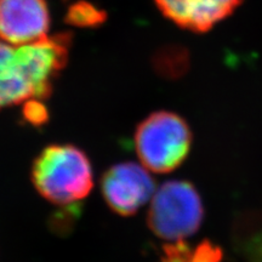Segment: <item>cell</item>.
I'll use <instances>...</instances> for the list:
<instances>
[{
  "instance_id": "cell-1",
  "label": "cell",
  "mask_w": 262,
  "mask_h": 262,
  "mask_svg": "<svg viewBox=\"0 0 262 262\" xmlns=\"http://www.w3.org/2000/svg\"><path fill=\"white\" fill-rule=\"evenodd\" d=\"M71 42V33L26 45L0 39V111L50 97L55 80L67 66Z\"/></svg>"
},
{
  "instance_id": "cell-2",
  "label": "cell",
  "mask_w": 262,
  "mask_h": 262,
  "mask_svg": "<svg viewBox=\"0 0 262 262\" xmlns=\"http://www.w3.org/2000/svg\"><path fill=\"white\" fill-rule=\"evenodd\" d=\"M31 180L42 198L71 206L94 188L93 165L86 153L71 143H54L41 149L32 164Z\"/></svg>"
},
{
  "instance_id": "cell-3",
  "label": "cell",
  "mask_w": 262,
  "mask_h": 262,
  "mask_svg": "<svg viewBox=\"0 0 262 262\" xmlns=\"http://www.w3.org/2000/svg\"><path fill=\"white\" fill-rule=\"evenodd\" d=\"M134 141L141 164L152 172L166 173L178 169L187 158L192 133L179 114L158 111L137 125Z\"/></svg>"
},
{
  "instance_id": "cell-4",
  "label": "cell",
  "mask_w": 262,
  "mask_h": 262,
  "mask_svg": "<svg viewBox=\"0 0 262 262\" xmlns=\"http://www.w3.org/2000/svg\"><path fill=\"white\" fill-rule=\"evenodd\" d=\"M147 225L153 234L169 242H182L201 227L204 209L194 186L173 180L163 183L149 202Z\"/></svg>"
},
{
  "instance_id": "cell-5",
  "label": "cell",
  "mask_w": 262,
  "mask_h": 262,
  "mask_svg": "<svg viewBox=\"0 0 262 262\" xmlns=\"http://www.w3.org/2000/svg\"><path fill=\"white\" fill-rule=\"evenodd\" d=\"M100 187L108 208L124 217L135 215L156 192L149 170L134 162L119 163L107 169Z\"/></svg>"
},
{
  "instance_id": "cell-6",
  "label": "cell",
  "mask_w": 262,
  "mask_h": 262,
  "mask_svg": "<svg viewBox=\"0 0 262 262\" xmlns=\"http://www.w3.org/2000/svg\"><path fill=\"white\" fill-rule=\"evenodd\" d=\"M50 14L47 0H0V39L26 45L48 37Z\"/></svg>"
},
{
  "instance_id": "cell-7",
  "label": "cell",
  "mask_w": 262,
  "mask_h": 262,
  "mask_svg": "<svg viewBox=\"0 0 262 262\" xmlns=\"http://www.w3.org/2000/svg\"><path fill=\"white\" fill-rule=\"evenodd\" d=\"M157 8L176 26L205 33L234 12L243 0H155Z\"/></svg>"
},
{
  "instance_id": "cell-8",
  "label": "cell",
  "mask_w": 262,
  "mask_h": 262,
  "mask_svg": "<svg viewBox=\"0 0 262 262\" xmlns=\"http://www.w3.org/2000/svg\"><path fill=\"white\" fill-rule=\"evenodd\" d=\"M221 249L209 241H204L194 248L185 242L168 243L163 247L159 262H222Z\"/></svg>"
},
{
  "instance_id": "cell-9",
  "label": "cell",
  "mask_w": 262,
  "mask_h": 262,
  "mask_svg": "<svg viewBox=\"0 0 262 262\" xmlns=\"http://www.w3.org/2000/svg\"><path fill=\"white\" fill-rule=\"evenodd\" d=\"M66 19L75 27H96L106 19V12L88 2H78L68 10Z\"/></svg>"
},
{
  "instance_id": "cell-10",
  "label": "cell",
  "mask_w": 262,
  "mask_h": 262,
  "mask_svg": "<svg viewBox=\"0 0 262 262\" xmlns=\"http://www.w3.org/2000/svg\"><path fill=\"white\" fill-rule=\"evenodd\" d=\"M24 114L27 122L33 125H41L48 120V111L42 101H31L26 103Z\"/></svg>"
},
{
  "instance_id": "cell-11",
  "label": "cell",
  "mask_w": 262,
  "mask_h": 262,
  "mask_svg": "<svg viewBox=\"0 0 262 262\" xmlns=\"http://www.w3.org/2000/svg\"><path fill=\"white\" fill-rule=\"evenodd\" d=\"M244 251L249 262H262V231L249 239L245 243Z\"/></svg>"
}]
</instances>
